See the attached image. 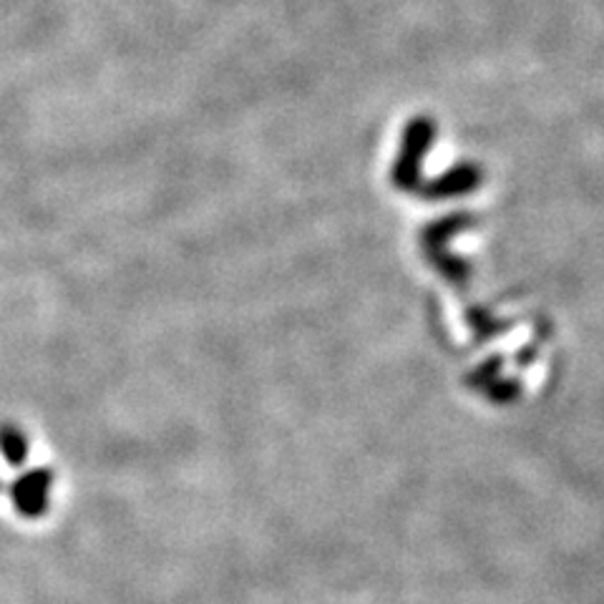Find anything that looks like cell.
I'll list each match as a JSON object with an SVG mask.
<instances>
[{"label": "cell", "mask_w": 604, "mask_h": 604, "mask_svg": "<svg viewBox=\"0 0 604 604\" xmlns=\"http://www.w3.org/2000/svg\"><path fill=\"white\" fill-rule=\"evenodd\" d=\"M48 489H51V473L48 471L36 469L23 473L11 489L15 509H19L23 517H40V514H46Z\"/></svg>", "instance_id": "6da1fadb"}, {"label": "cell", "mask_w": 604, "mask_h": 604, "mask_svg": "<svg viewBox=\"0 0 604 604\" xmlns=\"http://www.w3.org/2000/svg\"><path fill=\"white\" fill-rule=\"evenodd\" d=\"M0 454L11 466H23L26 461L28 443L15 426H0Z\"/></svg>", "instance_id": "7a4b0ae2"}]
</instances>
